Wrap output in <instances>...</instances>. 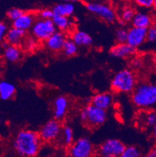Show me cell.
<instances>
[{
	"label": "cell",
	"instance_id": "17",
	"mask_svg": "<svg viewBox=\"0 0 156 157\" xmlns=\"http://www.w3.org/2000/svg\"><path fill=\"white\" fill-rule=\"evenodd\" d=\"M26 39V31L12 28L9 29L5 37V42L10 45L19 46Z\"/></svg>",
	"mask_w": 156,
	"mask_h": 157
},
{
	"label": "cell",
	"instance_id": "19",
	"mask_svg": "<svg viewBox=\"0 0 156 157\" xmlns=\"http://www.w3.org/2000/svg\"><path fill=\"white\" fill-rule=\"evenodd\" d=\"M4 46V57L7 61L10 63L18 62L22 58V51L19 46L10 45L5 42Z\"/></svg>",
	"mask_w": 156,
	"mask_h": 157
},
{
	"label": "cell",
	"instance_id": "22",
	"mask_svg": "<svg viewBox=\"0 0 156 157\" xmlns=\"http://www.w3.org/2000/svg\"><path fill=\"white\" fill-rule=\"evenodd\" d=\"M16 88L13 84L6 81H0V98L2 100H9L14 96Z\"/></svg>",
	"mask_w": 156,
	"mask_h": 157
},
{
	"label": "cell",
	"instance_id": "14",
	"mask_svg": "<svg viewBox=\"0 0 156 157\" xmlns=\"http://www.w3.org/2000/svg\"><path fill=\"white\" fill-rule=\"evenodd\" d=\"M136 49L127 43H116L110 48L109 54L111 56L119 59L128 58L134 55Z\"/></svg>",
	"mask_w": 156,
	"mask_h": 157
},
{
	"label": "cell",
	"instance_id": "29",
	"mask_svg": "<svg viewBox=\"0 0 156 157\" xmlns=\"http://www.w3.org/2000/svg\"><path fill=\"white\" fill-rule=\"evenodd\" d=\"M128 30L124 28H120L116 31V41L117 43H127Z\"/></svg>",
	"mask_w": 156,
	"mask_h": 157
},
{
	"label": "cell",
	"instance_id": "3",
	"mask_svg": "<svg viewBox=\"0 0 156 157\" xmlns=\"http://www.w3.org/2000/svg\"><path fill=\"white\" fill-rule=\"evenodd\" d=\"M137 85V77L130 69L118 71L111 80L112 90L117 93H132Z\"/></svg>",
	"mask_w": 156,
	"mask_h": 157
},
{
	"label": "cell",
	"instance_id": "33",
	"mask_svg": "<svg viewBox=\"0 0 156 157\" xmlns=\"http://www.w3.org/2000/svg\"><path fill=\"white\" fill-rule=\"evenodd\" d=\"M147 41L149 42H156V30L153 27L148 28L147 32Z\"/></svg>",
	"mask_w": 156,
	"mask_h": 157
},
{
	"label": "cell",
	"instance_id": "27",
	"mask_svg": "<svg viewBox=\"0 0 156 157\" xmlns=\"http://www.w3.org/2000/svg\"><path fill=\"white\" fill-rule=\"evenodd\" d=\"M120 157H141V152L135 145L126 146V148Z\"/></svg>",
	"mask_w": 156,
	"mask_h": 157
},
{
	"label": "cell",
	"instance_id": "2",
	"mask_svg": "<svg viewBox=\"0 0 156 157\" xmlns=\"http://www.w3.org/2000/svg\"><path fill=\"white\" fill-rule=\"evenodd\" d=\"M131 101L136 107L147 110L156 105V84L141 82L131 93Z\"/></svg>",
	"mask_w": 156,
	"mask_h": 157
},
{
	"label": "cell",
	"instance_id": "24",
	"mask_svg": "<svg viewBox=\"0 0 156 157\" xmlns=\"http://www.w3.org/2000/svg\"><path fill=\"white\" fill-rule=\"evenodd\" d=\"M60 139L62 141L63 145L65 146H70L74 142V131L73 128L69 125H65L63 128L62 134Z\"/></svg>",
	"mask_w": 156,
	"mask_h": 157
},
{
	"label": "cell",
	"instance_id": "23",
	"mask_svg": "<svg viewBox=\"0 0 156 157\" xmlns=\"http://www.w3.org/2000/svg\"><path fill=\"white\" fill-rule=\"evenodd\" d=\"M136 10L134 7L131 6H126L123 7L122 10L120 11L117 19L122 24H127L130 22H132Z\"/></svg>",
	"mask_w": 156,
	"mask_h": 157
},
{
	"label": "cell",
	"instance_id": "11",
	"mask_svg": "<svg viewBox=\"0 0 156 157\" xmlns=\"http://www.w3.org/2000/svg\"><path fill=\"white\" fill-rule=\"evenodd\" d=\"M67 38H68L66 33L57 31L47 41H45V45L47 49L51 52H59L62 51L63 47Z\"/></svg>",
	"mask_w": 156,
	"mask_h": 157
},
{
	"label": "cell",
	"instance_id": "9",
	"mask_svg": "<svg viewBox=\"0 0 156 157\" xmlns=\"http://www.w3.org/2000/svg\"><path fill=\"white\" fill-rule=\"evenodd\" d=\"M87 114V121L85 124L89 128H97L103 124L107 119L106 110L100 109L91 104H88L84 107Z\"/></svg>",
	"mask_w": 156,
	"mask_h": 157
},
{
	"label": "cell",
	"instance_id": "38",
	"mask_svg": "<svg viewBox=\"0 0 156 157\" xmlns=\"http://www.w3.org/2000/svg\"><path fill=\"white\" fill-rule=\"evenodd\" d=\"M152 27L156 30V16L154 17V20H153V24H152Z\"/></svg>",
	"mask_w": 156,
	"mask_h": 157
},
{
	"label": "cell",
	"instance_id": "32",
	"mask_svg": "<svg viewBox=\"0 0 156 157\" xmlns=\"http://www.w3.org/2000/svg\"><path fill=\"white\" fill-rule=\"evenodd\" d=\"M134 3L144 9H150V8H153L154 0H136Z\"/></svg>",
	"mask_w": 156,
	"mask_h": 157
},
{
	"label": "cell",
	"instance_id": "34",
	"mask_svg": "<svg viewBox=\"0 0 156 157\" xmlns=\"http://www.w3.org/2000/svg\"><path fill=\"white\" fill-rule=\"evenodd\" d=\"M7 31H8V28L6 24L4 22L0 21V41L5 39Z\"/></svg>",
	"mask_w": 156,
	"mask_h": 157
},
{
	"label": "cell",
	"instance_id": "4",
	"mask_svg": "<svg viewBox=\"0 0 156 157\" xmlns=\"http://www.w3.org/2000/svg\"><path fill=\"white\" fill-rule=\"evenodd\" d=\"M57 31L52 20L37 19L31 29L32 37L37 41L45 42Z\"/></svg>",
	"mask_w": 156,
	"mask_h": 157
},
{
	"label": "cell",
	"instance_id": "30",
	"mask_svg": "<svg viewBox=\"0 0 156 157\" xmlns=\"http://www.w3.org/2000/svg\"><path fill=\"white\" fill-rule=\"evenodd\" d=\"M38 16H39L40 19L43 20H51L54 17L53 11L52 9H48V8H45L39 11L38 13Z\"/></svg>",
	"mask_w": 156,
	"mask_h": 157
},
{
	"label": "cell",
	"instance_id": "28",
	"mask_svg": "<svg viewBox=\"0 0 156 157\" xmlns=\"http://www.w3.org/2000/svg\"><path fill=\"white\" fill-rule=\"evenodd\" d=\"M24 13H25V11H24L23 10L17 8V7H13V8H11V9H10L7 11L6 16L9 19L11 20L13 22L16 20L21 17Z\"/></svg>",
	"mask_w": 156,
	"mask_h": 157
},
{
	"label": "cell",
	"instance_id": "16",
	"mask_svg": "<svg viewBox=\"0 0 156 157\" xmlns=\"http://www.w3.org/2000/svg\"><path fill=\"white\" fill-rule=\"evenodd\" d=\"M69 109V101L67 97L59 95L54 101V119L61 121L65 117Z\"/></svg>",
	"mask_w": 156,
	"mask_h": 157
},
{
	"label": "cell",
	"instance_id": "8",
	"mask_svg": "<svg viewBox=\"0 0 156 157\" xmlns=\"http://www.w3.org/2000/svg\"><path fill=\"white\" fill-rule=\"evenodd\" d=\"M125 148L126 145L120 140L110 138L100 145L98 154L100 157H120Z\"/></svg>",
	"mask_w": 156,
	"mask_h": 157
},
{
	"label": "cell",
	"instance_id": "6",
	"mask_svg": "<svg viewBox=\"0 0 156 157\" xmlns=\"http://www.w3.org/2000/svg\"><path fill=\"white\" fill-rule=\"evenodd\" d=\"M67 152L70 157H92L94 147L89 138L81 137L68 147Z\"/></svg>",
	"mask_w": 156,
	"mask_h": 157
},
{
	"label": "cell",
	"instance_id": "26",
	"mask_svg": "<svg viewBox=\"0 0 156 157\" xmlns=\"http://www.w3.org/2000/svg\"><path fill=\"white\" fill-rule=\"evenodd\" d=\"M143 124L145 127L153 128L156 124V112L155 111H146L141 115Z\"/></svg>",
	"mask_w": 156,
	"mask_h": 157
},
{
	"label": "cell",
	"instance_id": "18",
	"mask_svg": "<svg viewBox=\"0 0 156 157\" xmlns=\"http://www.w3.org/2000/svg\"><path fill=\"white\" fill-rule=\"evenodd\" d=\"M70 38L78 47H89L93 44V38L88 33L74 30L70 33Z\"/></svg>",
	"mask_w": 156,
	"mask_h": 157
},
{
	"label": "cell",
	"instance_id": "12",
	"mask_svg": "<svg viewBox=\"0 0 156 157\" xmlns=\"http://www.w3.org/2000/svg\"><path fill=\"white\" fill-rule=\"evenodd\" d=\"M37 21L36 14L33 12H25L21 17L13 22V28L27 31L32 28Z\"/></svg>",
	"mask_w": 156,
	"mask_h": 157
},
{
	"label": "cell",
	"instance_id": "5",
	"mask_svg": "<svg viewBox=\"0 0 156 157\" xmlns=\"http://www.w3.org/2000/svg\"><path fill=\"white\" fill-rule=\"evenodd\" d=\"M85 6L91 13L109 24L115 22L118 17L113 8L105 2H86Z\"/></svg>",
	"mask_w": 156,
	"mask_h": 157
},
{
	"label": "cell",
	"instance_id": "35",
	"mask_svg": "<svg viewBox=\"0 0 156 157\" xmlns=\"http://www.w3.org/2000/svg\"><path fill=\"white\" fill-rule=\"evenodd\" d=\"M142 157H156V145L150 149L148 152H146Z\"/></svg>",
	"mask_w": 156,
	"mask_h": 157
},
{
	"label": "cell",
	"instance_id": "15",
	"mask_svg": "<svg viewBox=\"0 0 156 157\" xmlns=\"http://www.w3.org/2000/svg\"><path fill=\"white\" fill-rule=\"evenodd\" d=\"M153 20H154V17L149 13L138 11V12H136L134 19L131 22L132 27L148 29L152 27Z\"/></svg>",
	"mask_w": 156,
	"mask_h": 157
},
{
	"label": "cell",
	"instance_id": "20",
	"mask_svg": "<svg viewBox=\"0 0 156 157\" xmlns=\"http://www.w3.org/2000/svg\"><path fill=\"white\" fill-rule=\"evenodd\" d=\"M51 20H52L55 28L59 31L63 33H66L67 31H70L71 33L73 31L74 23L71 21L70 17L54 15L53 18Z\"/></svg>",
	"mask_w": 156,
	"mask_h": 157
},
{
	"label": "cell",
	"instance_id": "21",
	"mask_svg": "<svg viewBox=\"0 0 156 157\" xmlns=\"http://www.w3.org/2000/svg\"><path fill=\"white\" fill-rule=\"evenodd\" d=\"M54 15L63 16L70 17L75 12V5L73 2H60L56 4L52 8Z\"/></svg>",
	"mask_w": 156,
	"mask_h": 157
},
{
	"label": "cell",
	"instance_id": "13",
	"mask_svg": "<svg viewBox=\"0 0 156 157\" xmlns=\"http://www.w3.org/2000/svg\"><path fill=\"white\" fill-rule=\"evenodd\" d=\"M113 103V95L109 92H100L93 95L90 104L106 110Z\"/></svg>",
	"mask_w": 156,
	"mask_h": 157
},
{
	"label": "cell",
	"instance_id": "1",
	"mask_svg": "<svg viewBox=\"0 0 156 157\" xmlns=\"http://www.w3.org/2000/svg\"><path fill=\"white\" fill-rule=\"evenodd\" d=\"M38 132L24 129L17 133L13 142V148L21 157H34L38 155L41 145Z\"/></svg>",
	"mask_w": 156,
	"mask_h": 157
},
{
	"label": "cell",
	"instance_id": "7",
	"mask_svg": "<svg viewBox=\"0 0 156 157\" xmlns=\"http://www.w3.org/2000/svg\"><path fill=\"white\" fill-rule=\"evenodd\" d=\"M62 124L56 119H51L43 125L38 132L41 141L44 142H53L60 139L62 134Z\"/></svg>",
	"mask_w": 156,
	"mask_h": 157
},
{
	"label": "cell",
	"instance_id": "31",
	"mask_svg": "<svg viewBox=\"0 0 156 157\" xmlns=\"http://www.w3.org/2000/svg\"><path fill=\"white\" fill-rule=\"evenodd\" d=\"M37 42L38 41L34 37L26 38L24 42L26 49H28V50H34V49H35L37 46Z\"/></svg>",
	"mask_w": 156,
	"mask_h": 157
},
{
	"label": "cell",
	"instance_id": "37",
	"mask_svg": "<svg viewBox=\"0 0 156 157\" xmlns=\"http://www.w3.org/2000/svg\"><path fill=\"white\" fill-rule=\"evenodd\" d=\"M151 133H152L153 138L156 140V124L152 128V131H151Z\"/></svg>",
	"mask_w": 156,
	"mask_h": 157
},
{
	"label": "cell",
	"instance_id": "40",
	"mask_svg": "<svg viewBox=\"0 0 156 157\" xmlns=\"http://www.w3.org/2000/svg\"><path fill=\"white\" fill-rule=\"evenodd\" d=\"M60 157H70V156H69V155H62V156H60Z\"/></svg>",
	"mask_w": 156,
	"mask_h": 157
},
{
	"label": "cell",
	"instance_id": "25",
	"mask_svg": "<svg viewBox=\"0 0 156 157\" xmlns=\"http://www.w3.org/2000/svg\"><path fill=\"white\" fill-rule=\"evenodd\" d=\"M78 48L79 47L73 42V40L70 38H68L64 43L62 52L64 54V56L67 57L74 56L78 52V49H79Z\"/></svg>",
	"mask_w": 156,
	"mask_h": 157
},
{
	"label": "cell",
	"instance_id": "39",
	"mask_svg": "<svg viewBox=\"0 0 156 157\" xmlns=\"http://www.w3.org/2000/svg\"><path fill=\"white\" fill-rule=\"evenodd\" d=\"M153 9L156 11V0H154V4H153Z\"/></svg>",
	"mask_w": 156,
	"mask_h": 157
},
{
	"label": "cell",
	"instance_id": "10",
	"mask_svg": "<svg viewBox=\"0 0 156 157\" xmlns=\"http://www.w3.org/2000/svg\"><path fill=\"white\" fill-rule=\"evenodd\" d=\"M148 29L131 27L128 29L127 43L134 48H137L147 41Z\"/></svg>",
	"mask_w": 156,
	"mask_h": 157
},
{
	"label": "cell",
	"instance_id": "36",
	"mask_svg": "<svg viewBox=\"0 0 156 157\" xmlns=\"http://www.w3.org/2000/svg\"><path fill=\"white\" fill-rule=\"evenodd\" d=\"M131 65L134 68L137 69V68H141V60H140L139 59H134L131 62Z\"/></svg>",
	"mask_w": 156,
	"mask_h": 157
}]
</instances>
